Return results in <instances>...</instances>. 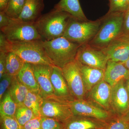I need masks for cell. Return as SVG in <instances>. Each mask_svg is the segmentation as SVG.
Listing matches in <instances>:
<instances>
[{
	"instance_id": "6da1fadb",
	"label": "cell",
	"mask_w": 129,
	"mask_h": 129,
	"mask_svg": "<svg viewBox=\"0 0 129 129\" xmlns=\"http://www.w3.org/2000/svg\"><path fill=\"white\" fill-rule=\"evenodd\" d=\"M72 17L68 13L53 8L35 24L42 40L50 41L63 36Z\"/></svg>"
},
{
	"instance_id": "7a4b0ae2",
	"label": "cell",
	"mask_w": 129,
	"mask_h": 129,
	"mask_svg": "<svg viewBox=\"0 0 129 129\" xmlns=\"http://www.w3.org/2000/svg\"><path fill=\"white\" fill-rule=\"evenodd\" d=\"M42 45L53 65L61 69L75 60L78 50L81 45L63 36L50 41L42 40Z\"/></svg>"
},
{
	"instance_id": "3957f363",
	"label": "cell",
	"mask_w": 129,
	"mask_h": 129,
	"mask_svg": "<svg viewBox=\"0 0 129 129\" xmlns=\"http://www.w3.org/2000/svg\"><path fill=\"white\" fill-rule=\"evenodd\" d=\"M124 13H107L102 17L99 30L88 45L102 49L123 33Z\"/></svg>"
},
{
	"instance_id": "277c9868",
	"label": "cell",
	"mask_w": 129,
	"mask_h": 129,
	"mask_svg": "<svg viewBox=\"0 0 129 129\" xmlns=\"http://www.w3.org/2000/svg\"><path fill=\"white\" fill-rule=\"evenodd\" d=\"M8 41V52L15 53L25 63L53 66L44 50L42 40L22 42Z\"/></svg>"
},
{
	"instance_id": "5b68a950",
	"label": "cell",
	"mask_w": 129,
	"mask_h": 129,
	"mask_svg": "<svg viewBox=\"0 0 129 129\" xmlns=\"http://www.w3.org/2000/svg\"><path fill=\"white\" fill-rule=\"evenodd\" d=\"M101 23V18L81 21L72 17L63 37L81 45L88 44L96 34Z\"/></svg>"
},
{
	"instance_id": "8992f818",
	"label": "cell",
	"mask_w": 129,
	"mask_h": 129,
	"mask_svg": "<svg viewBox=\"0 0 129 129\" xmlns=\"http://www.w3.org/2000/svg\"><path fill=\"white\" fill-rule=\"evenodd\" d=\"M7 39L12 42H22L42 40L35 23L11 18L8 25L1 29Z\"/></svg>"
},
{
	"instance_id": "52a82bcc",
	"label": "cell",
	"mask_w": 129,
	"mask_h": 129,
	"mask_svg": "<svg viewBox=\"0 0 129 129\" xmlns=\"http://www.w3.org/2000/svg\"><path fill=\"white\" fill-rule=\"evenodd\" d=\"M61 70L71 95L76 100H84L87 91L78 61L75 60L70 62Z\"/></svg>"
},
{
	"instance_id": "ba28073f",
	"label": "cell",
	"mask_w": 129,
	"mask_h": 129,
	"mask_svg": "<svg viewBox=\"0 0 129 129\" xmlns=\"http://www.w3.org/2000/svg\"><path fill=\"white\" fill-rule=\"evenodd\" d=\"M75 60L84 65L105 71L109 58L101 49L85 44L80 47Z\"/></svg>"
},
{
	"instance_id": "9c48e42d",
	"label": "cell",
	"mask_w": 129,
	"mask_h": 129,
	"mask_svg": "<svg viewBox=\"0 0 129 129\" xmlns=\"http://www.w3.org/2000/svg\"><path fill=\"white\" fill-rule=\"evenodd\" d=\"M41 114L64 124L74 116L67 102L53 99H44Z\"/></svg>"
},
{
	"instance_id": "30bf717a",
	"label": "cell",
	"mask_w": 129,
	"mask_h": 129,
	"mask_svg": "<svg viewBox=\"0 0 129 129\" xmlns=\"http://www.w3.org/2000/svg\"><path fill=\"white\" fill-rule=\"evenodd\" d=\"M74 116L90 117L101 121H106L109 118L105 110L96 107L84 100L67 102Z\"/></svg>"
},
{
	"instance_id": "8fae6325",
	"label": "cell",
	"mask_w": 129,
	"mask_h": 129,
	"mask_svg": "<svg viewBox=\"0 0 129 129\" xmlns=\"http://www.w3.org/2000/svg\"><path fill=\"white\" fill-rule=\"evenodd\" d=\"M101 50L109 60L124 62L129 57V36L122 34Z\"/></svg>"
},
{
	"instance_id": "7c38bea8",
	"label": "cell",
	"mask_w": 129,
	"mask_h": 129,
	"mask_svg": "<svg viewBox=\"0 0 129 129\" xmlns=\"http://www.w3.org/2000/svg\"><path fill=\"white\" fill-rule=\"evenodd\" d=\"M32 65L36 79L40 87L41 96L44 99L53 98L54 92L51 81V75L53 66L48 64Z\"/></svg>"
},
{
	"instance_id": "4fadbf2b",
	"label": "cell",
	"mask_w": 129,
	"mask_h": 129,
	"mask_svg": "<svg viewBox=\"0 0 129 129\" xmlns=\"http://www.w3.org/2000/svg\"><path fill=\"white\" fill-rule=\"evenodd\" d=\"M111 103L117 112L125 114L129 110V95L124 81L112 87Z\"/></svg>"
},
{
	"instance_id": "5bb4252c",
	"label": "cell",
	"mask_w": 129,
	"mask_h": 129,
	"mask_svg": "<svg viewBox=\"0 0 129 129\" xmlns=\"http://www.w3.org/2000/svg\"><path fill=\"white\" fill-rule=\"evenodd\" d=\"M129 78V70L123 63L109 60L104 71V80L112 87Z\"/></svg>"
},
{
	"instance_id": "9a60e30c",
	"label": "cell",
	"mask_w": 129,
	"mask_h": 129,
	"mask_svg": "<svg viewBox=\"0 0 129 129\" xmlns=\"http://www.w3.org/2000/svg\"><path fill=\"white\" fill-rule=\"evenodd\" d=\"M51 81L54 92V96L51 99L65 102L71 94L61 69L53 66Z\"/></svg>"
},
{
	"instance_id": "2e32d148",
	"label": "cell",
	"mask_w": 129,
	"mask_h": 129,
	"mask_svg": "<svg viewBox=\"0 0 129 129\" xmlns=\"http://www.w3.org/2000/svg\"><path fill=\"white\" fill-rule=\"evenodd\" d=\"M44 7V0H25L23 9L18 19L34 23L42 16Z\"/></svg>"
},
{
	"instance_id": "e0dca14e",
	"label": "cell",
	"mask_w": 129,
	"mask_h": 129,
	"mask_svg": "<svg viewBox=\"0 0 129 129\" xmlns=\"http://www.w3.org/2000/svg\"><path fill=\"white\" fill-rule=\"evenodd\" d=\"M112 87L103 80L90 90L91 98L99 105L108 108L111 103Z\"/></svg>"
},
{
	"instance_id": "ac0fdd59",
	"label": "cell",
	"mask_w": 129,
	"mask_h": 129,
	"mask_svg": "<svg viewBox=\"0 0 129 129\" xmlns=\"http://www.w3.org/2000/svg\"><path fill=\"white\" fill-rule=\"evenodd\" d=\"M78 62L86 91L90 90L96 84L104 80V70Z\"/></svg>"
},
{
	"instance_id": "d6986e66",
	"label": "cell",
	"mask_w": 129,
	"mask_h": 129,
	"mask_svg": "<svg viewBox=\"0 0 129 129\" xmlns=\"http://www.w3.org/2000/svg\"><path fill=\"white\" fill-rule=\"evenodd\" d=\"M53 8L68 13L73 18L80 21L89 20L83 11L79 0H60Z\"/></svg>"
},
{
	"instance_id": "ffe728a7",
	"label": "cell",
	"mask_w": 129,
	"mask_h": 129,
	"mask_svg": "<svg viewBox=\"0 0 129 129\" xmlns=\"http://www.w3.org/2000/svg\"><path fill=\"white\" fill-rule=\"evenodd\" d=\"M81 116H74L64 123L65 129H103V121L90 119Z\"/></svg>"
},
{
	"instance_id": "44dd1931",
	"label": "cell",
	"mask_w": 129,
	"mask_h": 129,
	"mask_svg": "<svg viewBox=\"0 0 129 129\" xmlns=\"http://www.w3.org/2000/svg\"><path fill=\"white\" fill-rule=\"evenodd\" d=\"M17 77L29 91L40 95V87L36 79L32 64L25 63Z\"/></svg>"
},
{
	"instance_id": "7402d4cb",
	"label": "cell",
	"mask_w": 129,
	"mask_h": 129,
	"mask_svg": "<svg viewBox=\"0 0 129 129\" xmlns=\"http://www.w3.org/2000/svg\"><path fill=\"white\" fill-rule=\"evenodd\" d=\"M11 96L18 106L23 104L29 90L21 81L17 76H14L9 88Z\"/></svg>"
},
{
	"instance_id": "603a6c76",
	"label": "cell",
	"mask_w": 129,
	"mask_h": 129,
	"mask_svg": "<svg viewBox=\"0 0 129 129\" xmlns=\"http://www.w3.org/2000/svg\"><path fill=\"white\" fill-rule=\"evenodd\" d=\"M18 105L11 96L8 90L1 101L0 114L1 117H15Z\"/></svg>"
},
{
	"instance_id": "cb8c5ba5",
	"label": "cell",
	"mask_w": 129,
	"mask_h": 129,
	"mask_svg": "<svg viewBox=\"0 0 129 129\" xmlns=\"http://www.w3.org/2000/svg\"><path fill=\"white\" fill-rule=\"evenodd\" d=\"M44 100L40 95L29 90L23 104L31 109L36 117H41V110Z\"/></svg>"
},
{
	"instance_id": "d4e9b609",
	"label": "cell",
	"mask_w": 129,
	"mask_h": 129,
	"mask_svg": "<svg viewBox=\"0 0 129 129\" xmlns=\"http://www.w3.org/2000/svg\"><path fill=\"white\" fill-rule=\"evenodd\" d=\"M25 0H9L4 12L11 18L17 19L21 14Z\"/></svg>"
},
{
	"instance_id": "484cf974",
	"label": "cell",
	"mask_w": 129,
	"mask_h": 129,
	"mask_svg": "<svg viewBox=\"0 0 129 129\" xmlns=\"http://www.w3.org/2000/svg\"><path fill=\"white\" fill-rule=\"evenodd\" d=\"M15 117L22 128L27 122L36 117L33 111L23 104L18 106Z\"/></svg>"
},
{
	"instance_id": "4316f807",
	"label": "cell",
	"mask_w": 129,
	"mask_h": 129,
	"mask_svg": "<svg viewBox=\"0 0 129 129\" xmlns=\"http://www.w3.org/2000/svg\"><path fill=\"white\" fill-rule=\"evenodd\" d=\"M103 129H129V121L124 116L118 117L106 123Z\"/></svg>"
},
{
	"instance_id": "83f0119b",
	"label": "cell",
	"mask_w": 129,
	"mask_h": 129,
	"mask_svg": "<svg viewBox=\"0 0 129 129\" xmlns=\"http://www.w3.org/2000/svg\"><path fill=\"white\" fill-rule=\"evenodd\" d=\"M109 8L108 13H125L129 8L127 0H109Z\"/></svg>"
},
{
	"instance_id": "f1b7e54d",
	"label": "cell",
	"mask_w": 129,
	"mask_h": 129,
	"mask_svg": "<svg viewBox=\"0 0 129 129\" xmlns=\"http://www.w3.org/2000/svg\"><path fill=\"white\" fill-rule=\"evenodd\" d=\"M7 58L13 69L18 74L25 63L24 61L18 55L12 52L7 53Z\"/></svg>"
},
{
	"instance_id": "f546056e",
	"label": "cell",
	"mask_w": 129,
	"mask_h": 129,
	"mask_svg": "<svg viewBox=\"0 0 129 129\" xmlns=\"http://www.w3.org/2000/svg\"><path fill=\"white\" fill-rule=\"evenodd\" d=\"M42 129H65L64 124L51 118L41 117Z\"/></svg>"
},
{
	"instance_id": "4dcf8cb0",
	"label": "cell",
	"mask_w": 129,
	"mask_h": 129,
	"mask_svg": "<svg viewBox=\"0 0 129 129\" xmlns=\"http://www.w3.org/2000/svg\"><path fill=\"white\" fill-rule=\"evenodd\" d=\"M14 76L5 73L1 79L0 82V100H1L8 89L11 84Z\"/></svg>"
},
{
	"instance_id": "1f68e13d",
	"label": "cell",
	"mask_w": 129,
	"mask_h": 129,
	"mask_svg": "<svg viewBox=\"0 0 129 129\" xmlns=\"http://www.w3.org/2000/svg\"><path fill=\"white\" fill-rule=\"evenodd\" d=\"M1 118L3 129H22L15 117L5 116Z\"/></svg>"
},
{
	"instance_id": "d6a6232c",
	"label": "cell",
	"mask_w": 129,
	"mask_h": 129,
	"mask_svg": "<svg viewBox=\"0 0 129 129\" xmlns=\"http://www.w3.org/2000/svg\"><path fill=\"white\" fill-rule=\"evenodd\" d=\"M41 117H35L27 122L23 127L22 129H42Z\"/></svg>"
},
{
	"instance_id": "836d02e7",
	"label": "cell",
	"mask_w": 129,
	"mask_h": 129,
	"mask_svg": "<svg viewBox=\"0 0 129 129\" xmlns=\"http://www.w3.org/2000/svg\"><path fill=\"white\" fill-rule=\"evenodd\" d=\"M7 53L0 51V79L6 73Z\"/></svg>"
},
{
	"instance_id": "e575fe53",
	"label": "cell",
	"mask_w": 129,
	"mask_h": 129,
	"mask_svg": "<svg viewBox=\"0 0 129 129\" xmlns=\"http://www.w3.org/2000/svg\"><path fill=\"white\" fill-rule=\"evenodd\" d=\"M8 40L7 39L4 33L1 31L0 32V51L8 53L7 47L8 45Z\"/></svg>"
},
{
	"instance_id": "d590c367",
	"label": "cell",
	"mask_w": 129,
	"mask_h": 129,
	"mask_svg": "<svg viewBox=\"0 0 129 129\" xmlns=\"http://www.w3.org/2000/svg\"><path fill=\"white\" fill-rule=\"evenodd\" d=\"M122 34L129 36V8L124 13Z\"/></svg>"
},
{
	"instance_id": "8d00e7d4",
	"label": "cell",
	"mask_w": 129,
	"mask_h": 129,
	"mask_svg": "<svg viewBox=\"0 0 129 129\" xmlns=\"http://www.w3.org/2000/svg\"><path fill=\"white\" fill-rule=\"evenodd\" d=\"M11 18L4 12H0V29L8 25Z\"/></svg>"
},
{
	"instance_id": "74e56055",
	"label": "cell",
	"mask_w": 129,
	"mask_h": 129,
	"mask_svg": "<svg viewBox=\"0 0 129 129\" xmlns=\"http://www.w3.org/2000/svg\"><path fill=\"white\" fill-rule=\"evenodd\" d=\"M6 73L11 76H17V74L16 73V72L14 71V70L12 68L11 64L8 61L7 58V61L6 67Z\"/></svg>"
},
{
	"instance_id": "f35d334b",
	"label": "cell",
	"mask_w": 129,
	"mask_h": 129,
	"mask_svg": "<svg viewBox=\"0 0 129 129\" xmlns=\"http://www.w3.org/2000/svg\"><path fill=\"white\" fill-rule=\"evenodd\" d=\"M9 0H0V12H4Z\"/></svg>"
},
{
	"instance_id": "ab89813d",
	"label": "cell",
	"mask_w": 129,
	"mask_h": 129,
	"mask_svg": "<svg viewBox=\"0 0 129 129\" xmlns=\"http://www.w3.org/2000/svg\"><path fill=\"white\" fill-rule=\"evenodd\" d=\"M124 64V66L126 67V68L129 70V57L127 59V61H125L123 63Z\"/></svg>"
},
{
	"instance_id": "60d3db41",
	"label": "cell",
	"mask_w": 129,
	"mask_h": 129,
	"mask_svg": "<svg viewBox=\"0 0 129 129\" xmlns=\"http://www.w3.org/2000/svg\"><path fill=\"white\" fill-rule=\"evenodd\" d=\"M126 80H127V82H126V87L129 95V78Z\"/></svg>"
},
{
	"instance_id": "b9f144b4",
	"label": "cell",
	"mask_w": 129,
	"mask_h": 129,
	"mask_svg": "<svg viewBox=\"0 0 129 129\" xmlns=\"http://www.w3.org/2000/svg\"><path fill=\"white\" fill-rule=\"evenodd\" d=\"M124 117H125V118L127 119V120L129 121V110L127 112V113H126V116H124Z\"/></svg>"
},
{
	"instance_id": "7bdbcfd3",
	"label": "cell",
	"mask_w": 129,
	"mask_h": 129,
	"mask_svg": "<svg viewBox=\"0 0 129 129\" xmlns=\"http://www.w3.org/2000/svg\"><path fill=\"white\" fill-rule=\"evenodd\" d=\"M127 1H128V5L129 6V0H127Z\"/></svg>"
},
{
	"instance_id": "ee69618b",
	"label": "cell",
	"mask_w": 129,
	"mask_h": 129,
	"mask_svg": "<svg viewBox=\"0 0 129 129\" xmlns=\"http://www.w3.org/2000/svg\"></svg>"
}]
</instances>
